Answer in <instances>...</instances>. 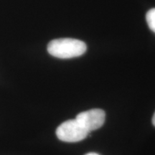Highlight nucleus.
<instances>
[{
  "label": "nucleus",
  "mask_w": 155,
  "mask_h": 155,
  "mask_svg": "<svg viewBox=\"0 0 155 155\" xmlns=\"http://www.w3.org/2000/svg\"><path fill=\"white\" fill-rule=\"evenodd\" d=\"M86 49L84 42L72 38L55 39L50 41L48 45V53L61 59L79 57L85 53Z\"/></svg>",
  "instance_id": "f257e3e1"
},
{
  "label": "nucleus",
  "mask_w": 155,
  "mask_h": 155,
  "mask_svg": "<svg viewBox=\"0 0 155 155\" xmlns=\"http://www.w3.org/2000/svg\"><path fill=\"white\" fill-rule=\"evenodd\" d=\"M89 132L76 119H71L62 123L57 128L56 135L60 140L65 142H78L88 137Z\"/></svg>",
  "instance_id": "f03ea898"
},
{
  "label": "nucleus",
  "mask_w": 155,
  "mask_h": 155,
  "mask_svg": "<svg viewBox=\"0 0 155 155\" xmlns=\"http://www.w3.org/2000/svg\"><path fill=\"white\" fill-rule=\"evenodd\" d=\"M105 112L103 110L95 108L81 112L76 116L75 119L90 133L102 127L105 121Z\"/></svg>",
  "instance_id": "7ed1b4c3"
},
{
  "label": "nucleus",
  "mask_w": 155,
  "mask_h": 155,
  "mask_svg": "<svg viewBox=\"0 0 155 155\" xmlns=\"http://www.w3.org/2000/svg\"><path fill=\"white\" fill-rule=\"evenodd\" d=\"M146 19L149 28L155 33V8H153L147 12Z\"/></svg>",
  "instance_id": "20e7f679"
},
{
  "label": "nucleus",
  "mask_w": 155,
  "mask_h": 155,
  "mask_svg": "<svg viewBox=\"0 0 155 155\" xmlns=\"http://www.w3.org/2000/svg\"><path fill=\"white\" fill-rule=\"evenodd\" d=\"M152 124H153V125H154V127H155V112H154V115H153V118H152Z\"/></svg>",
  "instance_id": "39448f33"
},
{
  "label": "nucleus",
  "mask_w": 155,
  "mask_h": 155,
  "mask_svg": "<svg viewBox=\"0 0 155 155\" xmlns=\"http://www.w3.org/2000/svg\"><path fill=\"white\" fill-rule=\"evenodd\" d=\"M86 155H99L98 154H96V153H94V152H91V153H88V154H87Z\"/></svg>",
  "instance_id": "423d86ee"
}]
</instances>
